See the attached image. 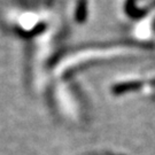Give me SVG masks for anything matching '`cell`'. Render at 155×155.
<instances>
[{
    "instance_id": "6da1fadb",
    "label": "cell",
    "mask_w": 155,
    "mask_h": 155,
    "mask_svg": "<svg viewBox=\"0 0 155 155\" xmlns=\"http://www.w3.org/2000/svg\"><path fill=\"white\" fill-rule=\"evenodd\" d=\"M147 51L131 40L78 46L61 54L52 68L54 78H70L75 72L106 62L139 58Z\"/></svg>"
},
{
    "instance_id": "7a4b0ae2",
    "label": "cell",
    "mask_w": 155,
    "mask_h": 155,
    "mask_svg": "<svg viewBox=\"0 0 155 155\" xmlns=\"http://www.w3.org/2000/svg\"><path fill=\"white\" fill-rule=\"evenodd\" d=\"M78 92L71 84L69 78H55V85L52 89V97L59 113L71 120L81 118L83 115V105Z\"/></svg>"
},
{
    "instance_id": "3957f363",
    "label": "cell",
    "mask_w": 155,
    "mask_h": 155,
    "mask_svg": "<svg viewBox=\"0 0 155 155\" xmlns=\"http://www.w3.org/2000/svg\"><path fill=\"white\" fill-rule=\"evenodd\" d=\"M89 0H72V17L77 23H84L87 17Z\"/></svg>"
}]
</instances>
